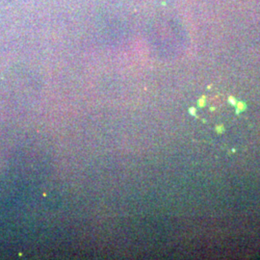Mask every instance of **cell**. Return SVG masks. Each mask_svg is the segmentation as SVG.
I'll return each mask as SVG.
<instances>
[{
	"label": "cell",
	"instance_id": "6da1fadb",
	"mask_svg": "<svg viewBox=\"0 0 260 260\" xmlns=\"http://www.w3.org/2000/svg\"><path fill=\"white\" fill-rule=\"evenodd\" d=\"M198 139L205 145L234 150L251 132V117L244 102L231 95H204L193 108Z\"/></svg>",
	"mask_w": 260,
	"mask_h": 260
}]
</instances>
